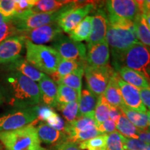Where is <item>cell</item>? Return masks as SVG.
Returning <instances> with one entry per match:
<instances>
[{"label":"cell","mask_w":150,"mask_h":150,"mask_svg":"<svg viewBox=\"0 0 150 150\" xmlns=\"http://www.w3.org/2000/svg\"><path fill=\"white\" fill-rule=\"evenodd\" d=\"M1 91L8 104L15 108L33 107L41 103L38 85L19 72L6 75Z\"/></svg>","instance_id":"6da1fadb"},{"label":"cell","mask_w":150,"mask_h":150,"mask_svg":"<svg viewBox=\"0 0 150 150\" xmlns=\"http://www.w3.org/2000/svg\"><path fill=\"white\" fill-rule=\"evenodd\" d=\"M106 40L110 47L112 56L120 54L138 42L134 21L110 17Z\"/></svg>","instance_id":"7a4b0ae2"},{"label":"cell","mask_w":150,"mask_h":150,"mask_svg":"<svg viewBox=\"0 0 150 150\" xmlns=\"http://www.w3.org/2000/svg\"><path fill=\"white\" fill-rule=\"evenodd\" d=\"M112 63L116 72L122 67H127L142 72L148 81H150V76L148 74L150 65V50L139 41L125 52L112 56Z\"/></svg>","instance_id":"3957f363"},{"label":"cell","mask_w":150,"mask_h":150,"mask_svg":"<svg viewBox=\"0 0 150 150\" xmlns=\"http://www.w3.org/2000/svg\"><path fill=\"white\" fill-rule=\"evenodd\" d=\"M26 60L42 73L55 72L62 58L52 47L39 45L25 40Z\"/></svg>","instance_id":"277c9868"},{"label":"cell","mask_w":150,"mask_h":150,"mask_svg":"<svg viewBox=\"0 0 150 150\" xmlns=\"http://www.w3.org/2000/svg\"><path fill=\"white\" fill-rule=\"evenodd\" d=\"M0 142L7 150H38L41 147L36 128L32 125L0 132Z\"/></svg>","instance_id":"5b68a950"},{"label":"cell","mask_w":150,"mask_h":150,"mask_svg":"<svg viewBox=\"0 0 150 150\" xmlns=\"http://www.w3.org/2000/svg\"><path fill=\"white\" fill-rule=\"evenodd\" d=\"M72 1L60 10L50 13H35L29 10L18 14L11 19L13 23L20 33L29 31L47 24L57 22L65 11L70 8Z\"/></svg>","instance_id":"8992f818"},{"label":"cell","mask_w":150,"mask_h":150,"mask_svg":"<svg viewBox=\"0 0 150 150\" xmlns=\"http://www.w3.org/2000/svg\"><path fill=\"white\" fill-rule=\"evenodd\" d=\"M95 9L93 1H72L70 8L65 11L57 21L62 31L70 33L77 27L88 14Z\"/></svg>","instance_id":"52a82bcc"},{"label":"cell","mask_w":150,"mask_h":150,"mask_svg":"<svg viewBox=\"0 0 150 150\" xmlns=\"http://www.w3.org/2000/svg\"><path fill=\"white\" fill-rule=\"evenodd\" d=\"M35 106L15 108L0 115V132L23 128L38 120Z\"/></svg>","instance_id":"ba28073f"},{"label":"cell","mask_w":150,"mask_h":150,"mask_svg":"<svg viewBox=\"0 0 150 150\" xmlns=\"http://www.w3.org/2000/svg\"><path fill=\"white\" fill-rule=\"evenodd\" d=\"M115 73L109 64L102 67H92L87 64L84 69L87 88L97 97L101 96Z\"/></svg>","instance_id":"9c48e42d"},{"label":"cell","mask_w":150,"mask_h":150,"mask_svg":"<svg viewBox=\"0 0 150 150\" xmlns=\"http://www.w3.org/2000/svg\"><path fill=\"white\" fill-rule=\"evenodd\" d=\"M54 48L63 59L86 61V46L62 34L52 42Z\"/></svg>","instance_id":"30bf717a"},{"label":"cell","mask_w":150,"mask_h":150,"mask_svg":"<svg viewBox=\"0 0 150 150\" xmlns=\"http://www.w3.org/2000/svg\"><path fill=\"white\" fill-rule=\"evenodd\" d=\"M108 16L134 21L142 14L141 1L109 0L106 1Z\"/></svg>","instance_id":"8fae6325"},{"label":"cell","mask_w":150,"mask_h":150,"mask_svg":"<svg viewBox=\"0 0 150 150\" xmlns=\"http://www.w3.org/2000/svg\"><path fill=\"white\" fill-rule=\"evenodd\" d=\"M63 34L62 30L57 22L47 24L36 29L24 31L20 33V36L29 42L39 45L53 42L57 38Z\"/></svg>","instance_id":"7c38bea8"},{"label":"cell","mask_w":150,"mask_h":150,"mask_svg":"<svg viewBox=\"0 0 150 150\" xmlns=\"http://www.w3.org/2000/svg\"><path fill=\"white\" fill-rule=\"evenodd\" d=\"M25 47V40L20 35H16L0 43V64L11 63L22 57Z\"/></svg>","instance_id":"4fadbf2b"},{"label":"cell","mask_w":150,"mask_h":150,"mask_svg":"<svg viewBox=\"0 0 150 150\" xmlns=\"http://www.w3.org/2000/svg\"><path fill=\"white\" fill-rule=\"evenodd\" d=\"M92 20V31L87 40L88 45H93L106 40L108 18L106 11L102 8H95Z\"/></svg>","instance_id":"5bb4252c"},{"label":"cell","mask_w":150,"mask_h":150,"mask_svg":"<svg viewBox=\"0 0 150 150\" xmlns=\"http://www.w3.org/2000/svg\"><path fill=\"white\" fill-rule=\"evenodd\" d=\"M118 86L125 106L136 111L147 112V108L140 97L139 88L124 81L120 76L118 79Z\"/></svg>","instance_id":"9a60e30c"},{"label":"cell","mask_w":150,"mask_h":150,"mask_svg":"<svg viewBox=\"0 0 150 150\" xmlns=\"http://www.w3.org/2000/svg\"><path fill=\"white\" fill-rule=\"evenodd\" d=\"M109 47L106 40L93 45H87L86 63L92 67H102L108 64Z\"/></svg>","instance_id":"2e32d148"},{"label":"cell","mask_w":150,"mask_h":150,"mask_svg":"<svg viewBox=\"0 0 150 150\" xmlns=\"http://www.w3.org/2000/svg\"><path fill=\"white\" fill-rule=\"evenodd\" d=\"M40 93V101L45 106L50 108H55L57 105L58 86L48 75L45 74L38 83Z\"/></svg>","instance_id":"e0dca14e"},{"label":"cell","mask_w":150,"mask_h":150,"mask_svg":"<svg viewBox=\"0 0 150 150\" xmlns=\"http://www.w3.org/2000/svg\"><path fill=\"white\" fill-rule=\"evenodd\" d=\"M40 142L46 145L56 146L67 141V136L65 132L52 128L45 122H40L35 127Z\"/></svg>","instance_id":"ac0fdd59"},{"label":"cell","mask_w":150,"mask_h":150,"mask_svg":"<svg viewBox=\"0 0 150 150\" xmlns=\"http://www.w3.org/2000/svg\"><path fill=\"white\" fill-rule=\"evenodd\" d=\"M9 70L11 72H17L23 74L34 82H39L45 76L44 73L39 71L38 69L29 63L26 59L20 58L16 61L9 63Z\"/></svg>","instance_id":"d6986e66"},{"label":"cell","mask_w":150,"mask_h":150,"mask_svg":"<svg viewBox=\"0 0 150 150\" xmlns=\"http://www.w3.org/2000/svg\"><path fill=\"white\" fill-rule=\"evenodd\" d=\"M117 72L124 81L138 88H147L150 87L148 79L142 72L127 67H122Z\"/></svg>","instance_id":"ffe728a7"},{"label":"cell","mask_w":150,"mask_h":150,"mask_svg":"<svg viewBox=\"0 0 150 150\" xmlns=\"http://www.w3.org/2000/svg\"><path fill=\"white\" fill-rule=\"evenodd\" d=\"M119 77V74L115 72L112 77L110 79L104 93L103 94L104 99L110 106L117 108H120L125 104L122 97L120 90L118 86Z\"/></svg>","instance_id":"44dd1931"},{"label":"cell","mask_w":150,"mask_h":150,"mask_svg":"<svg viewBox=\"0 0 150 150\" xmlns=\"http://www.w3.org/2000/svg\"><path fill=\"white\" fill-rule=\"evenodd\" d=\"M98 97L88 88L83 89L81 93L79 102L77 117L93 112L98 102Z\"/></svg>","instance_id":"7402d4cb"},{"label":"cell","mask_w":150,"mask_h":150,"mask_svg":"<svg viewBox=\"0 0 150 150\" xmlns=\"http://www.w3.org/2000/svg\"><path fill=\"white\" fill-rule=\"evenodd\" d=\"M122 113L127 119L141 131L148 130L149 126V117L147 112H139L132 110L127 107L125 104L120 108Z\"/></svg>","instance_id":"603a6c76"},{"label":"cell","mask_w":150,"mask_h":150,"mask_svg":"<svg viewBox=\"0 0 150 150\" xmlns=\"http://www.w3.org/2000/svg\"><path fill=\"white\" fill-rule=\"evenodd\" d=\"M97 128V124L94 117V112L77 117L72 122H67L64 132L67 131H84Z\"/></svg>","instance_id":"cb8c5ba5"},{"label":"cell","mask_w":150,"mask_h":150,"mask_svg":"<svg viewBox=\"0 0 150 150\" xmlns=\"http://www.w3.org/2000/svg\"><path fill=\"white\" fill-rule=\"evenodd\" d=\"M86 63H87L86 61H73V60L62 59L59 65H58L57 68H56L55 72L51 74V79L55 83H56L60 79L64 77L67 75L74 72L80 66L86 64Z\"/></svg>","instance_id":"d4e9b609"},{"label":"cell","mask_w":150,"mask_h":150,"mask_svg":"<svg viewBox=\"0 0 150 150\" xmlns=\"http://www.w3.org/2000/svg\"><path fill=\"white\" fill-rule=\"evenodd\" d=\"M87 63L80 66L77 70L71 74L60 79L56 83H57L58 85H64L71 88L81 95L82 87V77L84 74V69Z\"/></svg>","instance_id":"484cf974"},{"label":"cell","mask_w":150,"mask_h":150,"mask_svg":"<svg viewBox=\"0 0 150 150\" xmlns=\"http://www.w3.org/2000/svg\"><path fill=\"white\" fill-rule=\"evenodd\" d=\"M92 20L93 16H88L78 24L77 27L70 33L71 40L81 42L88 40L92 31Z\"/></svg>","instance_id":"4316f807"},{"label":"cell","mask_w":150,"mask_h":150,"mask_svg":"<svg viewBox=\"0 0 150 150\" xmlns=\"http://www.w3.org/2000/svg\"><path fill=\"white\" fill-rule=\"evenodd\" d=\"M64 0H36L32 11L35 13H50L57 11L70 3Z\"/></svg>","instance_id":"83f0119b"},{"label":"cell","mask_w":150,"mask_h":150,"mask_svg":"<svg viewBox=\"0 0 150 150\" xmlns=\"http://www.w3.org/2000/svg\"><path fill=\"white\" fill-rule=\"evenodd\" d=\"M116 124V129L122 136L127 138H135L138 139L140 130L131 122L126 116L122 113L120 115Z\"/></svg>","instance_id":"f1b7e54d"},{"label":"cell","mask_w":150,"mask_h":150,"mask_svg":"<svg viewBox=\"0 0 150 150\" xmlns=\"http://www.w3.org/2000/svg\"><path fill=\"white\" fill-rule=\"evenodd\" d=\"M134 22L138 40H140V42L150 48V29L144 15L138 16L134 20Z\"/></svg>","instance_id":"f546056e"},{"label":"cell","mask_w":150,"mask_h":150,"mask_svg":"<svg viewBox=\"0 0 150 150\" xmlns=\"http://www.w3.org/2000/svg\"><path fill=\"white\" fill-rule=\"evenodd\" d=\"M80 96V94H79L75 90L66 86L59 85L56 102L57 105H63L76 101L79 102Z\"/></svg>","instance_id":"4dcf8cb0"},{"label":"cell","mask_w":150,"mask_h":150,"mask_svg":"<svg viewBox=\"0 0 150 150\" xmlns=\"http://www.w3.org/2000/svg\"><path fill=\"white\" fill-rule=\"evenodd\" d=\"M110 106L103 95L98 97V102L94 110V117L97 124V127L109 119Z\"/></svg>","instance_id":"1f68e13d"},{"label":"cell","mask_w":150,"mask_h":150,"mask_svg":"<svg viewBox=\"0 0 150 150\" xmlns=\"http://www.w3.org/2000/svg\"><path fill=\"white\" fill-rule=\"evenodd\" d=\"M56 108L62 113L63 117L66 120L67 122H72L78 117L79 102L69 103L67 104L57 105Z\"/></svg>","instance_id":"d6a6232c"},{"label":"cell","mask_w":150,"mask_h":150,"mask_svg":"<svg viewBox=\"0 0 150 150\" xmlns=\"http://www.w3.org/2000/svg\"><path fill=\"white\" fill-rule=\"evenodd\" d=\"M108 134H102L78 144L81 149H97L106 148Z\"/></svg>","instance_id":"836d02e7"},{"label":"cell","mask_w":150,"mask_h":150,"mask_svg":"<svg viewBox=\"0 0 150 150\" xmlns=\"http://www.w3.org/2000/svg\"><path fill=\"white\" fill-rule=\"evenodd\" d=\"M125 138L117 131L108 134L106 150H126Z\"/></svg>","instance_id":"e575fe53"},{"label":"cell","mask_w":150,"mask_h":150,"mask_svg":"<svg viewBox=\"0 0 150 150\" xmlns=\"http://www.w3.org/2000/svg\"><path fill=\"white\" fill-rule=\"evenodd\" d=\"M20 33L11 20L0 24V43L9 38L19 35Z\"/></svg>","instance_id":"d590c367"},{"label":"cell","mask_w":150,"mask_h":150,"mask_svg":"<svg viewBox=\"0 0 150 150\" xmlns=\"http://www.w3.org/2000/svg\"><path fill=\"white\" fill-rule=\"evenodd\" d=\"M0 14L11 20L16 15L15 0H0Z\"/></svg>","instance_id":"8d00e7d4"},{"label":"cell","mask_w":150,"mask_h":150,"mask_svg":"<svg viewBox=\"0 0 150 150\" xmlns=\"http://www.w3.org/2000/svg\"><path fill=\"white\" fill-rule=\"evenodd\" d=\"M45 123L50 127H51L52 128L56 129L58 131H63V132H64L65 126H66V122L55 112H54L53 115L50 116L47 120Z\"/></svg>","instance_id":"74e56055"},{"label":"cell","mask_w":150,"mask_h":150,"mask_svg":"<svg viewBox=\"0 0 150 150\" xmlns=\"http://www.w3.org/2000/svg\"><path fill=\"white\" fill-rule=\"evenodd\" d=\"M125 149L126 150H144L147 143L139 139L135 138H125Z\"/></svg>","instance_id":"f35d334b"},{"label":"cell","mask_w":150,"mask_h":150,"mask_svg":"<svg viewBox=\"0 0 150 150\" xmlns=\"http://www.w3.org/2000/svg\"><path fill=\"white\" fill-rule=\"evenodd\" d=\"M36 0H15L16 8V15L31 10Z\"/></svg>","instance_id":"ab89813d"},{"label":"cell","mask_w":150,"mask_h":150,"mask_svg":"<svg viewBox=\"0 0 150 150\" xmlns=\"http://www.w3.org/2000/svg\"><path fill=\"white\" fill-rule=\"evenodd\" d=\"M35 111H36L38 120H41L43 122H45L47 120L50 116L53 115L54 111L52 108L48 107L47 106H35Z\"/></svg>","instance_id":"60d3db41"},{"label":"cell","mask_w":150,"mask_h":150,"mask_svg":"<svg viewBox=\"0 0 150 150\" xmlns=\"http://www.w3.org/2000/svg\"><path fill=\"white\" fill-rule=\"evenodd\" d=\"M97 129L102 134H109L115 131L116 124L115 122L108 119L101 125H98Z\"/></svg>","instance_id":"b9f144b4"},{"label":"cell","mask_w":150,"mask_h":150,"mask_svg":"<svg viewBox=\"0 0 150 150\" xmlns=\"http://www.w3.org/2000/svg\"><path fill=\"white\" fill-rule=\"evenodd\" d=\"M53 150H81L77 144L70 141H65L53 147Z\"/></svg>","instance_id":"7bdbcfd3"},{"label":"cell","mask_w":150,"mask_h":150,"mask_svg":"<svg viewBox=\"0 0 150 150\" xmlns=\"http://www.w3.org/2000/svg\"><path fill=\"white\" fill-rule=\"evenodd\" d=\"M140 90V97L145 108L150 110V87L147 88H141Z\"/></svg>","instance_id":"ee69618b"},{"label":"cell","mask_w":150,"mask_h":150,"mask_svg":"<svg viewBox=\"0 0 150 150\" xmlns=\"http://www.w3.org/2000/svg\"><path fill=\"white\" fill-rule=\"evenodd\" d=\"M122 114L120 108L115 107V106H110L109 110V119L111 120L116 123L118 120L120 115Z\"/></svg>","instance_id":"f6af8a7d"},{"label":"cell","mask_w":150,"mask_h":150,"mask_svg":"<svg viewBox=\"0 0 150 150\" xmlns=\"http://www.w3.org/2000/svg\"><path fill=\"white\" fill-rule=\"evenodd\" d=\"M138 139L142 140L145 143L150 144V131H140Z\"/></svg>","instance_id":"bcb514c9"},{"label":"cell","mask_w":150,"mask_h":150,"mask_svg":"<svg viewBox=\"0 0 150 150\" xmlns=\"http://www.w3.org/2000/svg\"><path fill=\"white\" fill-rule=\"evenodd\" d=\"M141 11L142 15H147L150 13V0L141 1Z\"/></svg>","instance_id":"7dc6e473"},{"label":"cell","mask_w":150,"mask_h":150,"mask_svg":"<svg viewBox=\"0 0 150 150\" xmlns=\"http://www.w3.org/2000/svg\"><path fill=\"white\" fill-rule=\"evenodd\" d=\"M144 17H145L146 22H147L148 27H149V29H150V13H147V15H144Z\"/></svg>","instance_id":"c3c4849f"},{"label":"cell","mask_w":150,"mask_h":150,"mask_svg":"<svg viewBox=\"0 0 150 150\" xmlns=\"http://www.w3.org/2000/svg\"><path fill=\"white\" fill-rule=\"evenodd\" d=\"M10 19H8V18H6L4 17L3 16H1V14H0V24L1 23H4V22H8V21H10Z\"/></svg>","instance_id":"681fc988"},{"label":"cell","mask_w":150,"mask_h":150,"mask_svg":"<svg viewBox=\"0 0 150 150\" xmlns=\"http://www.w3.org/2000/svg\"><path fill=\"white\" fill-rule=\"evenodd\" d=\"M147 113L148 115V117H149V126H148L147 131H150V110H148V111H147Z\"/></svg>","instance_id":"f907efd6"},{"label":"cell","mask_w":150,"mask_h":150,"mask_svg":"<svg viewBox=\"0 0 150 150\" xmlns=\"http://www.w3.org/2000/svg\"><path fill=\"white\" fill-rule=\"evenodd\" d=\"M3 100H4V97H3L2 93H1V89H0V105H1V103L3 102Z\"/></svg>","instance_id":"816d5d0a"},{"label":"cell","mask_w":150,"mask_h":150,"mask_svg":"<svg viewBox=\"0 0 150 150\" xmlns=\"http://www.w3.org/2000/svg\"><path fill=\"white\" fill-rule=\"evenodd\" d=\"M144 150H150V144H147Z\"/></svg>","instance_id":"f5cc1de1"},{"label":"cell","mask_w":150,"mask_h":150,"mask_svg":"<svg viewBox=\"0 0 150 150\" xmlns=\"http://www.w3.org/2000/svg\"><path fill=\"white\" fill-rule=\"evenodd\" d=\"M38 150H49V149H45V148H42V147H40Z\"/></svg>","instance_id":"db71d44e"},{"label":"cell","mask_w":150,"mask_h":150,"mask_svg":"<svg viewBox=\"0 0 150 150\" xmlns=\"http://www.w3.org/2000/svg\"><path fill=\"white\" fill-rule=\"evenodd\" d=\"M90 150H106V148H104V149H90Z\"/></svg>","instance_id":"11a10c76"},{"label":"cell","mask_w":150,"mask_h":150,"mask_svg":"<svg viewBox=\"0 0 150 150\" xmlns=\"http://www.w3.org/2000/svg\"><path fill=\"white\" fill-rule=\"evenodd\" d=\"M0 150H2V149H1V147H0Z\"/></svg>","instance_id":"9f6ffc18"}]
</instances>
